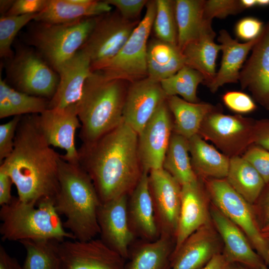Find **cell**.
Instances as JSON below:
<instances>
[{
  "label": "cell",
  "instance_id": "1",
  "mask_svg": "<svg viewBox=\"0 0 269 269\" xmlns=\"http://www.w3.org/2000/svg\"><path fill=\"white\" fill-rule=\"evenodd\" d=\"M78 150L79 163L92 180L101 203L129 196L142 175L138 134L124 122Z\"/></svg>",
  "mask_w": 269,
  "mask_h": 269
},
{
  "label": "cell",
  "instance_id": "2",
  "mask_svg": "<svg viewBox=\"0 0 269 269\" xmlns=\"http://www.w3.org/2000/svg\"><path fill=\"white\" fill-rule=\"evenodd\" d=\"M36 115L21 117L13 151L0 167L10 176L19 199L37 204L44 199L55 201L59 189L61 155L47 142L38 127Z\"/></svg>",
  "mask_w": 269,
  "mask_h": 269
},
{
  "label": "cell",
  "instance_id": "3",
  "mask_svg": "<svg viewBox=\"0 0 269 269\" xmlns=\"http://www.w3.org/2000/svg\"><path fill=\"white\" fill-rule=\"evenodd\" d=\"M58 179L54 206L59 215L66 218L64 228L75 240L95 238L100 233L98 211L101 202L90 177L79 163H69L61 155Z\"/></svg>",
  "mask_w": 269,
  "mask_h": 269
},
{
  "label": "cell",
  "instance_id": "4",
  "mask_svg": "<svg viewBox=\"0 0 269 269\" xmlns=\"http://www.w3.org/2000/svg\"><path fill=\"white\" fill-rule=\"evenodd\" d=\"M130 83L106 78L92 72L75 104L81 123L82 144L92 143L123 122V110Z\"/></svg>",
  "mask_w": 269,
  "mask_h": 269
},
{
  "label": "cell",
  "instance_id": "5",
  "mask_svg": "<svg viewBox=\"0 0 269 269\" xmlns=\"http://www.w3.org/2000/svg\"><path fill=\"white\" fill-rule=\"evenodd\" d=\"M0 219V233L4 241L75 240L65 230L51 199H42L36 204L13 197L9 203L1 206Z\"/></svg>",
  "mask_w": 269,
  "mask_h": 269
},
{
  "label": "cell",
  "instance_id": "6",
  "mask_svg": "<svg viewBox=\"0 0 269 269\" xmlns=\"http://www.w3.org/2000/svg\"><path fill=\"white\" fill-rule=\"evenodd\" d=\"M97 17L66 24L32 21L28 24L25 40L56 72L81 49L92 32Z\"/></svg>",
  "mask_w": 269,
  "mask_h": 269
},
{
  "label": "cell",
  "instance_id": "7",
  "mask_svg": "<svg viewBox=\"0 0 269 269\" xmlns=\"http://www.w3.org/2000/svg\"><path fill=\"white\" fill-rule=\"evenodd\" d=\"M5 72L12 87L26 94L50 100L59 82L58 73L30 46H17L7 59Z\"/></svg>",
  "mask_w": 269,
  "mask_h": 269
},
{
  "label": "cell",
  "instance_id": "8",
  "mask_svg": "<svg viewBox=\"0 0 269 269\" xmlns=\"http://www.w3.org/2000/svg\"><path fill=\"white\" fill-rule=\"evenodd\" d=\"M202 180L211 203L243 232L269 267V244L263 235L253 205L239 195L225 178Z\"/></svg>",
  "mask_w": 269,
  "mask_h": 269
},
{
  "label": "cell",
  "instance_id": "9",
  "mask_svg": "<svg viewBox=\"0 0 269 269\" xmlns=\"http://www.w3.org/2000/svg\"><path fill=\"white\" fill-rule=\"evenodd\" d=\"M146 12L117 55L99 70L108 79L133 83L147 77L146 53L156 12V2L148 0Z\"/></svg>",
  "mask_w": 269,
  "mask_h": 269
},
{
  "label": "cell",
  "instance_id": "10",
  "mask_svg": "<svg viewBox=\"0 0 269 269\" xmlns=\"http://www.w3.org/2000/svg\"><path fill=\"white\" fill-rule=\"evenodd\" d=\"M140 20L124 18L116 9L97 16L80 50L89 57L92 72L105 68L117 55Z\"/></svg>",
  "mask_w": 269,
  "mask_h": 269
},
{
  "label": "cell",
  "instance_id": "11",
  "mask_svg": "<svg viewBox=\"0 0 269 269\" xmlns=\"http://www.w3.org/2000/svg\"><path fill=\"white\" fill-rule=\"evenodd\" d=\"M255 122L240 115L223 114L218 108L205 118L198 134L230 158L242 156L254 143Z\"/></svg>",
  "mask_w": 269,
  "mask_h": 269
},
{
  "label": "cell",
  "instance_id": "12",
  "mask_svg": "<svg viewBox=\"0 0 269 269\" xmlns=\"http://www.w3.org/2000/svg\"><path fill=\"white\" fill-rule=\"evenodd\" d=\"M148 185L155 222L160 235L175 239L181 202V185L163 168L151 170Z\"/></svg>",
  "mask_w": 269,
  "mask_h": 269
},
{
  "label": "cell",
  "instance_id": "13",
  "mask_svg": "<svg viewBox=\"0 0 269 269\" xmlns=\"http://www.w3.org/2000/svg\"><path fill=\"white\" fill-rule=\"evenodd\" d=\"M58 248L61 269H126V260L101 239L65 240Z\"/></svg>",
  "mask_w": 269,
  "mask_h": 269
},
{
  "label": "cell",
  "instance_id": "14",
  "mask_svg": "<svg viewBox=\"0 0 269 269\" xmlns=\"http://www.w3.org/2000/svg\"><path fill=\"white\" fill-rule=\"evenodd\" d=\"M38 127L48 143L65 150L62 158L78 164V150L75 145V134L81 128L75 104L64 108L48 109L36 115Z\"/></svg>",
  "mask_w": 269,
  "mask_h": 269
},
{
  "label": "cell",
  "instance_id": "15",
  "mask_svg": "<svg viewBox=\"0 0 269 269\" xmlns=\"http://www.w3.org/2000/svg\"><path fill=\"white\" fill-rule=\"evenodd\" d=\"M173 128V120L166 100L138 135V150L143 170L149 172L162 168Z\"/></svg>",
  "mask_w": 269,
  "mask_h": 269
},
{
  "label": "cell",
  "instance_id": "16",
  "mask_svg": "<svg viewBox=\"0 0 269 269\" xmlns=\"http://www.w3.org/2000/svg\"><path fill=\"white\" fill-rule=\"evenodd\" d=\"M128 195H123L101 203L98 221L101 239L125 260L130 255V247L135 237L128 220Z\"/></svg>",
  "mask_w": 269,
  "mask_h": 269
},
{
  "label": "cell",
  "instance_id": "17",
  "mask_svg": "<svg viewBox=\"0 0 269 269\" xmlns=\"http://www.w3.org/2000/svg\"><path fill=\"white\" fill-rule=\"evenodd\" d=\"M211 221L223 244L222 253L232 264L248 269H269L243 232L211 203Z\"/></svg>",
  "mask_w": 269,
  "mask_h": 269
},
{
  "label": "cell",
  "instance_id": "18",
  "mask_svg": "<svg viewBox=\"0 0 269 269\" xmlns=\"http://www.w3.org/2000/svg\"><path fill=\"white\" fill-rule=\"evenodd\" d=\"M160 83L148 78L129 84L123 110V122L137 134L167 99Z\"/></svg>",
  "mask_w": 269,
  "mask_h": 269
},
{
  "label": "cell",
  "instance_id": "19",
  "mask_svg": "<svg viewBox=\"0 0 269 269\" xmlns=\"http://www.w3.org/2000/svg\"><path fill=\"white\" fill-rule=\"evenodd\" d=\"M210 199L203 180L181 186V202L173 251L201 227L211 221Z\"/></svg>",
  "mask_w": 269,
  "mask_h": 269
},
{
  "label": "cell",
  "instance_id": "20",
  "mask_svg": "<svg viewBox=\"0 0 269 269\" xmlns=\"http://www.w3.org/2000/svg\"><path fill=\"white\" fill-rule=\"evenodd\" d=\"M239 82L242 89H248L255 101L269 110V21L242 68Z\"/></svg>",
  "mask_w": 269,
  "mask_h": 269
},
{
  "label": "cell",
  "instance_id": "21",
  "mask_svg": "<svg viewBox=\"0 0 269 269\" xmlns=\"http://www.w3.org/2000/svg\"><path fill=\"white\" fill-rule=\"evenodd\" d=\"M223 250V244L211 220L183 242L171 256L170 269H201Z\"/></svg>",
  "mask_w": 269,
  "mask_h": 269
},
{
  "label": "cell",
  "instance_id": "22",
  "mask_svg": "<svg viewBox=\"0 0 269 269\" xmlns=\"http://www.w3.org/2000/svg\"><path fill=\"white\" fill-rule=\"evenodd\" d=\"M59 82L49 100L48 109L64 108L76 104L80 100L85 83L92 73L88 56L79 50L57 70Z\"/></svg>",
  "mask_w": 269,
  "mask_h": 269
},
{
  "label": "cell",
  "instance_id": "23",
  "mask_svg": "<svg viewBox=\"0 0 269 269\" xmlns=\"http://www.w3.org/2000/svg\"><path fill=\"white\" fill-rule=\"evenodd\" d=\"M149 172L143 170L137 185L129 196L128 217L135 236L143 241L153 242L160 234L155 222L148 185Z\"/></svg>",
  "mask_w": 269,
  "mask_h": 269
},
{
  "label": "cell",
  "instance_id": "24",
  "mask_svg": "<svg viewBox=\"0 0 269 269\" xmlns=\"http://www.w3.org/2000/svg\"><path fill=\"white\" fill-rule=\"evenodd\" d=\"M259 36L251 41L239 42L225 29H221L217 38L221 46L222 57L219 69L207 86L212 93L226 84L239 82L240 73L248 54L257 43Z\"/></svg>",
  "mask_w": 269,
  "mask_h": 269
},
{
  "label": "cell",
  "instance_id": "25",
  "mask_svg": "<svg viewBox=\"0 0 269 269\" xmlns=\"http://www.w3.org/2000/svg\"><path fill=\"white\" fill-rule=\"evenodd\" d=\"M112 8L105 0H48L45 8L33 21L50 24L69 23L100 16L111 11Z\"/></svg>",
  "mask_w": 269,
  "mask_h": 269
},
{
  "label": "cell",
  "instance_id": "26",
  "mask_svg": "<svg viewBox=\"0 0 269 269\" xmlns=\"http://www.w3.org/2000/svg\"><path fill=\"white\" fill-rule=\"evenodd\" d=\"M215 36L212 23H210L197 39L181 50L186 66L201 73L205 78L204 85L207 87L216 74V60L221 50V45L214 41Z\"/></svg>",
  "mask_w": 269,
  "mask_h": 269
},
{
  "label": "cell",
  "instance_id": "27",
  "mask_svg": "<svg viewBox=\"0 0 269 269\" xmlns=\"http://www.w3.org/2000/svg\"><path fill=\"white\" fill-rule=\"evenodd\" d=\"M193 169L202 179H224L228 172L230 157L207 143L198 134L188 139Z\"/></svg>",
  "mask_w": 269,
  "mask_h": 269
},
{
  "label": "cell",
  "instance_id": "28",
  "mask_svg": "<svg viewBox=\"0 0 269 269\" xmlns=\"http://www.w3.org/2000/svg\"><path fill=\"white\" fill-rule=\"evenodd\" d=\"M146 65L147 78L159 83L186 66L184 56L177 45L155 37L148 42Z\"/></svg>",
  "mask_w": 269,
  "mask_h": 269
},
{
  "label": "cell",
  "instance_id": "29",
  "mask_svg": "<svg viewBox=\"0 0 269 269\" xmlns=\"http://www.w3.org/2000/svg\"><path fill=\"white\" fill-rule=\"evenodd\" d=\"M173 117V132L189 139L198 134L205 118L218 108L207 102L191 103L177 96L167 97Z\"/></svg>",
  "mask_w": 269,
  "mask_h": 269
},
{
  "label": "cell",
  "instance_id": "30",
  "mask_svg": "<svg viewBox=\"0 0 269 269\" xmlns=\"http://www.w3.org/2000/svg\"><path fill=\"white\" fill-rule=\"evenodd\" d=\"M175 239L162 235L153 242L144 241L130 252L126 269H170Z\"/></svg>",
  "mask_w": 269,
  "mask_h": 269
},
{
  "label": "cell",
  "instance_id": "31",
  "mask_svg": "<svg viewBox=\"0 0 269 269\" xmlns=\"http://www.w3.org/2000/svg\"><path fill=\"white\" fill-rule=\"evenodd\" d=\"M204 0H176L175 15L178 30L177 46L181 51L197 39L212 21L204 17Z\"/></svg>",
  "mask_w": 269,
  "mask_h": 269
},
{
  "label": "cell",
  "instance_id": "32",
  "mask_svg": "<svg viewBox=\"0 0 269 269\" xmlns=\"http://www.w3.org/2000/svg\"><path fill=\"white\" fill-rule=\"evenodd\" d=\"M225 179L239 195L252 205L266 185L258 171L242 156L230 157Z\"/></svg>",
  "mask_w": 269,
  "mask_h": 269
},
{
  "label": "cell",
  "instance_id": "33",
  "mask_svg": "<svg viewBox=\"0 0 269 269\" xmlns=\"http://www.w3.org/2000/svg\"><path fill=\"white\" fill-rule=\"evenodd\" d=\"M47 99L18 91L0 78V118L40 114L48 109Z\"/></svg>",
  "mask_w": 269,
  "mask_h": 269
},
{
  "label": "cell",
  "instance_id": "34",
  "mask_svg": "<svg viewBox=\"0 0 269 269\" xmlns=\"http://www.w3.org/2000/svg\"><path fill=\"white\" fill-rule=\"evenodd\" d=\"M188 139L173 132L162 168L182 186L198 179L189 156Z\"/></svg>",
  "mask_w": 269,
  "mask_h": 269
},
{
  "label": "cell",
  "instance_id": "35",
  "mask_svg": "<svg viewBox=\"0 0 269 269\" xmlns=\"http://www.w3.org/2000/svg\"><path fill=\"white\" fill-rule=\"evenodd\" d=\"M26 251L23 269H61L58 241L26 240L19 242Z\"/></svg>",
  "mask_w": 269,
  "mask_h": 269
},
{
  "label": "cell",
  "instance_id": "36",
  "mask_svg": "<svg viewBox=\"0 0 269 269\" xmlns=\"http://www.w3.org/2000/svg\"><path fill=\"white\" fill-rule=\"evenodd\" d=\"M204 82L205 78L201 73L185 66L174 75L161 81L160 85L167 97L179 95L186 101L197 103V88Z\"/></svg>",
  "mask_w": 269,
  "mask_h": 269
},
{
  "label": "cell",
  "instance_id": "37",
  "mask_svg": "<svg viewBox=\"0 0 269 269\" xmlns=\"http://www.w3.org/2000/svg\"><path fill=\"white\" fill-rule=\"evenodd\" d=\"M155 2L156 12L152 28L155 38L177 45L175 0H155Z\"/></svg>",
  "mask_w": 269,
  "mask_h": 269
},
{
  "label": "cell",
  "instance_id": "38",
  "mask_svg": "<svg viewBox=\"0 0 269 269\" xmlns=\"http://www.w3.org/2000/svg\"><path fill=\"white\" fill-rule=\"evenodd\" d=\"M37 14L18 16H1L0 18V56L11 58L14 52L11 46L19 31L34 20Z\"/></svg>",
  "mask_w": 269,
  "mask_h": 269
},
{
  "label": "cell",
  "instance_id": "39",
  "mask_svg": "<svg viewBox=\"0 0 269 269\" xmlns=\"http://www.w3.org/2000/svg\"><path fill=\"white\" fill-rule=\"evenodd\" d=\"M245 9L241 0H208L204 5V17L206 20L212 21L214 18H224L238 14Z\"/></svg>",
  "mask_w": 269,
  "mask_h": 269
},
{
  "label": "cell",
  "instance_id": "40",
  "mask_svg": "<svg viewBox=\"0 0 269 269\" xmlns=\"http://www.w3.org/2000/svg\"><path fill=\"white\" fill-rule=\"evenodd\" d=\"M242 156L255 168L266 184L269 183V150L253 144Z\"/></svg>",
  "mask_w": 269,
  "mask_h": 269
},
{
  "label": "cell",
  "instance_id": "41",
  "mask_svg": "<svg viewBox=\"0 0 269 269\" xmlns=\"http://www.w3.org/2000/svg\"><path fill=\"white\" fill-rule=\"evenodd\" d=\"M222 99L229 110L238 115L250 113L257 108L254 99L241 91H228L223 95Z\"/></svg>",
  "mask_w": 269,
  "mask_h": 269
},
{
  "label": "cell",
  "instance_id": "42",
  "mask_svg": "<svg viewBox=\"0 0 269 269\" xmlns=\"http://www.w3.org/2000/svg\"><path fill=\"white\" fill-rule=\"evenodd\" d=\"M21 116L14 117L0 125V163L8 157L13 151L16 129Z\"/></svg>",
  "mask_w": 269,
  "mask_h": 269
},
{
  "label": "cell",
  "instance_id": "43",
  "mask_svg": "<svg viewBox=\"0 0 269 269\" xmlns=\"http://www.w3.org/2000/svg\"><path fill=\"white\" fill-rule=\"evenodd\" d=\"M264 26L263 22L259 19L251 16L245 17L237 22L235 32L238 38L248 42L257 38L261 33Z\"/></svg>",
  "mask_w": 269,
  "mask_h": 269
},
{
  "label": "cell",
  "instance_id": "44",
  "mask_svg": "<svg viewBox=\"0 0 269 269\" xmlns=\"http://www.w3.org/2000/svg\"><path fill=\"white\" fill-rule=\"evenodd\" d=\"M114 6L124 18L130 20H139V17L148 0H105Z\"/></svg>",
  "mask_w": 269,
  "mask_h": 269
},
{
  "label": "cell",
  "instance_id": "45",
  "mask_svg": "<svg viewBox=\"0 0 269 269\" xmlns=\"http://www.w3.org/2000/svg\"><path fill=\"white\" fill-rule=\"evenodd\" d=\"M48 0H16L4 16H18L37 14L46 7Z\"/></svg>",
  "mask_w": 269,
  "mask_h": 269
},
{
  "label": "cell",
  "instance_id": "46",
  "mask_svg": "<svg viewBox=\"0 0 269 269\" xmlns=\"http://www.w3.org/2000/svg\"><path fill=\"white\" fill-rule=\"evenodd\" d=\"M253 207L262 230L269 227V183L266 184Z\"/></svg>",
  "mask_w": 269,
  "mask_h": 269
},
{
  "label": "cell",
  "instance_id": "47",
  "mask_svg": "<svg viewBox=\"0 0 269 269\" xmlns=\"http://www.w3.org/2000/svg\"><path fill=\"white\" fill-rule=\"evenodd\" d=\"M254 143L269 150V119L256 121Z\"/></svg>",
  "mask_w": 269,
  "mask_h": 269
},
{
  "label": "cell",
  "instance_id": "48",
  "mask_svg": "<svg viewBox=\"0 0 269 269\" xmlns=\"http://www.w3.org/2000/svg\"><path fill=\"white\" fill-rule=\"evenodd\" d=\"M12 180L8 174L0 167V205L3 206L10 202L13 197L11 194Z\"/></svg>",
  "mask_w": 269,
  "mask_h": 269
},
{
  "label": "cell",
  "instance_id": "49",
  "mask_svg": "<svg viewBox=\"0 0 269 269\" xmlns=\"http://www.w3.org/2000/svg\"><path fill=\"white\" fill-rule=\"evenodd\" d=\"M0 269H23L18 261L10 256L1 245H0Z\"/></svg>",
  "mask_w": 269,
  "mask_h": 269
},
{
  "label": "cell",
  "instance_id": "50",
  "mask_svg": "<svg viewBox=\"0 0 269 269\" xmlns=\"http://www.w3.org/2000/svg\"><path fill=\"white\" fill-rule=\"evenodd\" d=\"M232 265L222 252L215 255L201 269H230Z\"/></svg>",
  "mask_w": 269,
  "mask_h": 269
},
{
  "label": "cell",
  "instance_id": "51",
  "mask_svg": "<svg viewBox=\"0 0 269 269\" xmlns=\"http://www.w3.org/2000/svg\"><path fill=\"white\" fill-rule=\"evenodd\" d=\"M14 2V0H0V12L1 16H4L7 13Z\"/></svg>",
  "mask_w": 269,
  "mask_h": 269
},
{
  "label": "cell",
  "instance_id": "52",
  "mask_svg": "<svg viewBox=\"0 0 269 269\" xmlns=\"http://www.w3.org/2000/svg\"><path fill=\"white\" fill-rule=\"evenodd\" d=\"M244 8H249L257 5L256 0H241Z\"/></svg>",
  "mask_w": 269,
  "mask_h": 269
},
{
  "label": "cell",
  "instance_id": "53",
  "mask_svg": "<svg viewBox=\"0 0 269 269\" xmlns=\"http://www.w3.org/2000/svg\"><path fill=\"white\" fill-rule=\"evenodd\" d=\"M257 5L266 6L269 5V0H256Z\"/></svg>",
  "mask_w": 269,
  "mask_h": 269
},
{
  "label": "cell",
  "instance_id": "54",
  "mask_svg": "<svg viewBox=\"0 0 269 269\" xmlns=\"http://www.w3.org/2000/svg\"><path fill=\"white\" fill-rule=\"evenodd\" d=\"M263 235L269 244V227L262 230Z\"/></svg>",
  "mask_w": 269,
  "mask_h": 269
}]
</instances>
